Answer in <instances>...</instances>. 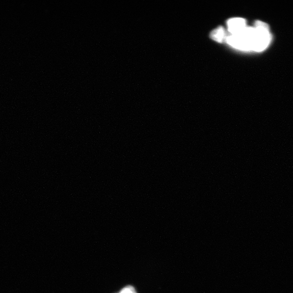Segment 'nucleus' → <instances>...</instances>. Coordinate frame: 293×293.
<instances>
[{
    "label": "nucleus",
    "instance_id": "f257e3e1",
    "mask_svg": "<svg viewBox=\"0 0 293 293\" xmlns=\"http://www.w3.org/2000/svg\"><path fill=\"white\" fill-rule=\"evenodd\" d=\"M272 37L269 25L260 21L255 22L254 27H247L237 35L226 38L231 46L245 51H263L270 46Z\"/></svg>",
    "mask_w": 293,
    "mask_h": 293
},
{
    "label": "nucleus",
    "instance_id": "f03ea898",
    "mask_svg": "<svg viewBox=\"0 0 293 293\" xmlns=\"http://www.w3.org/2000/svg\"><path fill=\"white\" fill-rule=\"evenodd\" d=\"M230 35H237L247 28L246 21L244 18H234L227 22Z\"/></svg>",
    "mask_w": 293,
    "mask_h": 293
},
{
    "label": "nucleus",
    "instance_id": "7ed1b4c3",
    "mask_svg": "<svg viewBox=\"0 0 293 293\" xmlns=\"http://www.w3.org/2000/svg\"><path fill=\"white\" fill-rule=\"evenodd\" d=\"M210 37L213 40L219 42V43H222L227 37L226 36V31L223 27H220L214 30L211 33Z\"/></svg>",
    "mask_w": 293,
    "mask_h": 293
},
{
    "label": "nucleus",
    "instance_id": "20e7f679",
    "mask_svg": "<svg viewBox=\"0 0 293 293\" xmlns=\"http://www.w3.org/2000/svg\"><path fill=\"white\" fill-rule=\"evenodd\" d=\"M120 293H137L135 288L127 286L122 289Z\"/></svg>",
    "mask_w": 293,
    "mask_h": 293
}]
</instances>
